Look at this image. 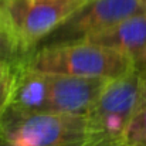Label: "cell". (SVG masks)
<instances>
[{
	"mask_svg": "<svg viewBox=\"0 0 146 146\" xmlns=\"http://www.w3.org/2000/svg\"><path fill=\"white\" fill-rule=\"evenodd\" d=\"M0 133L11 146H85L87 116L6 108L0 113Z\"/></svg>",
	"mask_w": 146,
	"mask_h": 146,
	"instance_id": "3",
	"label": "cell"
},
{
	"mask_svg": "<svg viewBox=\"0 0 146 146\" xmlns=\"http://www.w3.org/2000/svg\"><path fill=\"white\" fill-rule=\"evenodd\" d=\"M108 81L102 77L50 74L51 112L87 116Z\"/></svg>",
	"mask_w": 146,
	"mask_h": 146,
	"instance_id": "6",
	"label": "cell"
},
{
	"mask_svg": "<svg viewBox=\"0 0 146 146\" xmlns=\"http://www.w3.org/2000/svg\"><path fill=\"white\" fill-rule=\"evenodd\" d=\"M26 54L19 48L14 41L0 29V60H24Z\"/></svg>",
	"mask_w": 146,
	"mask_h": 146,
	"instance_id": "11",
	"label": "cell"
},
{
	"mask_svg": "<svg viewBox=\"0 0 146 146\" xmlns=\"http://www.w3.org/2000/svg\"><path fill=\"white\" fill-rule=\"evenodd\" d=\"M0 146H11L9 142H7V139H6L1 133H0Z\"/></svg>",
	"mask_w": 146,
	"mask_h": 146,
	"instance_id": "12",
	"label": "cell"
},
{
	"mask_svg": "<svg viewBox=\"0 0 146 146\" xmlns=\"http://www.w3.org/2000/svg\"><path fill=\"white\" fill-rule=\"evenodd\" d=\"M23 60H0V113L10 105L13 88Z\"/></svg>",
	"mask_w": 146,
	"mask_h": 146,
	"instance_id": "10",
	"label": "cell"
},
{
	"mask_svg": "<svg viewBox=\"0 0 146 146\" xmlns=\"http://www.w3.org/2000/svg\"><path fill=\"white\" fill-rule=\"evenodd\" d=\"M145 82L146 74L136 68L106 82L87 115L85 146H122Z\"/></svg>",
	"mask_w": 146,
	"mask_h": 146,
	"instance_id": "2",
	"label": "cell"
},
{
	"mask_svg": "<svg viewBox=\"0 0 146 146\" xmlns=\"http://www.w3.org/2000/svg\"><path fill=\"white\" fill-rule=\"evenodd\" d=\"M84 0H0V29L26 55Z\"/></svg>",
	"mask_w": 146,
	"mask_h": 146,
	"instance_id": "4",
	"label": "cell"
},
{
	"mask_svg": "<svg viewBox=\"0 0 146 146\" xmlns=\"http://www.w3.org/2000/svg\"><path fill=\"white\" fill-rule=\"evenodd\" d=\"M57 1H70V0H57Z\"/></svg>",
	"mask_w": 146,
	"mask_h": 146,
	"instance_id": "13",
	"label": "cell"
},
{
	"mask_svg": "<svg viewBox=\"0 0 146 146\" xmlns=\"http://www.w3.org/2000/svg\"><path fill=\"white\" fill-rule=\"evenodd\" d=\"M7 108L27 113L51 112L50 74L27 67L23 60Z\"/></svg>",
	"mask_w": 146,
	"mask_h": 146,
	"instance_id": "7",
	"label": "cell"
},
{
	"mask_svg": "<svg viewBox=\"0 0 146 146\" xmlns=\"http://www.w3.org/2000/svg\"><path fill=\"white\" fill-rule=\"evenodd\" d=\"M24 64L47 74L116 78L133 68L128 55L118 50L90 41H75L34 50Z\"/></svg>",
	"mask_w": 146,
	"mask_h": 146,
	"instance_id": "1",
	"label": "cell"
},
{
	"mask_svg": "<svg viewBox=\"0 0 146 146\" xmlns=\"http://www.w3.org/2000/svg\"><path fill=\"white\" fill-rule=\"evenodd\" d=\"M146 11V0H84L34 50L84 41L115 24ZM33 50V51H34Z\"/></svg>",
	"mask_w": 146,
	"mask_h": 146,
	"instance_id": "5",
	"label": "cell"
},
{
	"mask_svg": "<svg viewBox=\"0 0 146 146\" xmlns=\"http://www.w3.org/2000/svg\"><path fill=\"white\" fill-rule=\"evenodd\" d=\"M84 41L118 50L132 61L146 47V11L135 14L108 30L90 36Z\"/></svg>",
	"mask_w": 146,
	"mask_h": 146,
	"instance_id": "8",
	"label": "cell"
},
{
	"mask_svg": "<svg viewBox=\"0 0 146 146\" xmlns=\"http://www.w3.org/2000/svg\"><path fill=\"white\" fill-rule=\"evenodd\" d=\"M122 146H146V82L126 128Z\"/></svg>",
	"mask_w": 146,
	"mask_h": 146,
	"instance_id": "9",
	"label": "cell"
}]
</instances>
